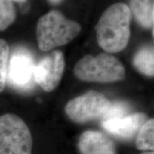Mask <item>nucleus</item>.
I'll list each match as a JSON object with an SVG mask.
<instances>
[{
  "instance_id": "nucleus-1",
  "label": "nucleus",
  "mask_w": 154,
  "mask_h": 154,
  "mask_svg": "<svg viewBox=\"0 0 154 154\" xmlns=\"http://www.w3.org/2000/svg\"><path fill=\"white\" fill-rule=\"evenodd\" d=\"M131 10L125 3L111 5L104 11L96 26L99 45L106 53H117L128 45L130 38Z\"/></svg>"
},
{
  "instance_id": "nucleus-2",
  "label": "nucleus",
  "mask_w": 154,
  "mask_h": 154,
  "mask_svg": "<svg viewBox=\"0 0 154 154\" xmlns=\"http://www.w3.org/2000/svg\"><path fill=\"white\" fill-rule=\"evenodd\" d=\"M82 31L78 22L65 17L59 11L52 10L38 19L36 38L39 49L47 51L69 44Z\"/></svg>"
},
{
  "instance_id": "nucleus-3",
  "label": "nucleus",
  "mask_w": 154,
  "mask_h": 154,
  "mask_svg": "<svg viewBox=\"0 0 154 154\" xmlns=\"http://www.w3.org/2000/svg\"><path fill=\"white\" fill-rule=\"evenodd\" d=\"M74 75L84 82L111 83L124 79V65L114 56L101 53L96 57L88 54L82 58L74 69Z\"/></svg>"
},
{
  "instance_id": "nucleus-4",
  "label": "nucleus",
  "mask_w": 154,
  "mask_h": 154,
  "mask_svg": "<svg viewBox=\"0 0 154 154\" xmlns=\"http://www.w3.org/2000/svg\"><path fill=\"white\" fill-rule=\"evenodd\" d=\"M33 140L29 128L14 113L0 116V154H32Z\"/></svg>"
},
{
  "instance_id": "nucleus-5",
  "label": "nucleus",
  "mask_w": 154,
  "mask_h": 154,
  "mask_svg": "<svg viewBox=\"0 0 154 154\" xmlns=\"http://www.w3.org/2000/svg\"><path fill=\"white\" fill-rule=\"evenodd\" d=\"M111 104L103 94L89 91L69 101L65 106V112L71 120L77 124H84L103 119Z\"/></svg>"
},
{
  "instance_id": "nucleus-6",
  "label": "nucleus",
  "mask_w": 154,
  "mask_h": 154,
  "mask_svg": "<svg viewBox=\"0 0 154 154\" xmlns=\"http://www.w3.org/2000/svg\"><path fill=\"white\" fill-rule=\"evenodd\" d=\"M64 69V55L61 51L54 50L35 66L34 80L44 91H52L60 83Z\"/></svg>"
},
{
  "instance_id": "nucleus-7",
  "label": "nucleus",
  "mask_w": 154,
  "mask_h": 154,
  "mask_svg": "<svg viewBox=\"0 0 154 154\" xmlns=\"http://www.w3.org/2000/svg\"><path fill=\"white\" fill-rule=\"evenodd\" d=\"M35 65L29 54L20 51L14 54L9 61L7 81L14 88L29 90L34 86Z\"/></svg>"
},
{
  "instance_id": "nucleus-8",
  "label": "nucleus",
  "mask_w": 154,
  "mask_h": 154,
  "mask_svg": "<svg viewBox=\"0 0 154 154\" xmlns=\"http://www.w3.org/2000/svg\"><path fill=\"white\" fill-rule=\"evenodd\" d=\"M147 121L143 113H136L126 116L102 121L101 126L108 133L121 140H130L138 134L140 128Z\"/></svg>"
},
{
  "instance_id": "nucleus-9",
  "label": "nucleus",
  "mask_w": 154,
  "mask_h": 154,
  "mask_svg": "<svg viewBox=\"0 0 154 154\" xmlns=\"http://www.w3.org/2000/svg\"><path fill=\"white\" fill-rule=\"evenodd\" d=\"M78 147L82 154H116L112 140L96 131L83 133L79 140Z\"/></svg>"
},
{
  "instance_id": "nucleus-10",
  "label": "nucleus",
  "mask_w": 154,
  "mask_h": 154,
  "mask_svg": "<svg viewBox=\"0 0 154 154\" xmlns=\"http://www.w3.org/2000/svg\"><path fill=\"white\" fill-rule=\"evenodd\" d=\"M130 10L142 26L153 29L154 0H129Z\"/></svg>"
},
{
  "instance_id": "nucleus-11",
  "label": "nucleus",
  "mask_w": 154,
  "mask_h": 154,
  "mask_svg": "<svg viewBox=\"0 0 154 154\" xmlns=\"http://www.w3.org/2000/svg\"><path fill=\"white\" fill-rule=\"evenodd\" d=\"M133 63L138 72L148 76H153L154 53L153 47H145L138 50L134 55Z\"/></svg>"
},
{
  "instance_id": "nucleus-12",
  "label": "nucleus",
  "mask_w": 154,
  "mask_h": 154,
  "mask_svg": "<svg viewBox=\"0 0 154 154\" xmlns=\"http://www.w3.org/2000/svg\"><path fill=\"white\" fill-rule=\"evenodd\" d=\"M136 148L140 151H153L154 149V120L146 121L138 133L136 141Z\"/></svg>"
},
{
  "instance_id": "nucleus-13",
  "label": "nucleus",
  "mask_w": 154,
  "mask_h": 154,
  "mask_svg": "<svg viewBox=\"0 0 154 154\" xmlns=\"http://www.w3.org/2000/svg\"><path fill=\"white\" fill-rule=\"evenodd\" d=\"M16 10L12 0H0V31H5L14 22Z\"/></svg>"
},
{
  "instance_id": "nucleus-14",
  "label": "nucleus",
  "mask_w": 154,
  "mask_h": 154,
  "mask_svg": "<svg viewBox=\"0 0 154 154\" xmlns=\"http://www.w3.org/2000/svg\"><path fill=\"white\" fill-rule=\"evenodd\" d=\"M9 59V47L5 39L0 38V93L7 84V70Z\"/></svg>"
},
{
  "instance_id": "nucleus-15",
  "label": "nucleus",
  "mask_w": 154,
  "mask_h": 154,
  "mask_svg": "<svg viewBox=\"0 0 154 154\" xmlns=\"http://www.w3.org/2000/svg\"><path fill=\"white\" fill-rule=\"evenodd\" d=\"M130 109V106L127 102L123 101H111V104L101 121L126 116L128 115Z\"/></svg>"
},
{
  "instance_id": "nucleus-16",
  "label": "nucleus",
  "mask_w": 154,
  "mask_h": 154,
  "mask_svg": "<svg viewBox=\"0 0 154 154\" xmlns=\"http://www.w3.org/2000/svg\"><path fill=\"white\" fill-rule=\"evenodd\" d=\"M50 3L52 4V5H58L61 2L62 0H48Z\"/></svg>"
},
{
  "instance_id": "nucleus-17",
  "label": "nucleus",
  "mask_w": 154,
  "mask_h": 154,
  "mask_svg": "<svg viewBox=\"0 0 154 154\" xmlns=\"http://www.w3.org/2000/svg\"><path fill=\"white\" fill-rule=\"evenodd\" d=\"M12 1L17 2H26V0H12Z\"/></svg>"
},
{
  "instance_id": "nucleus-18",
  "label": "nucleus",
  "mask_w": 154,
  "mask_h": 154,
  "mask_svg": "<svg viewBox=\"0 0 154 154\" xmlns=\"http://www.w3.org/2000/svg\"><path fill=\"white\" fill-rule=\"evenodd\" d=\"M141 154H154V153L153 151L152 152H144V153H141Z\"/></svg>"
}]
</instances>
